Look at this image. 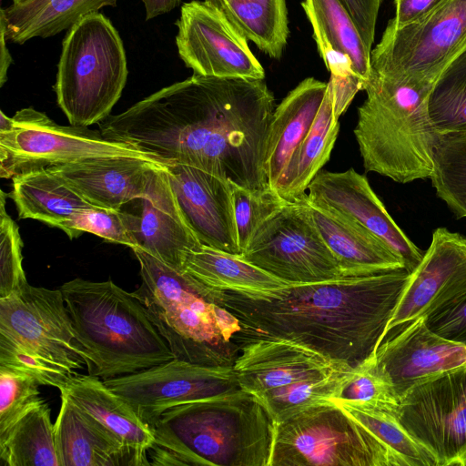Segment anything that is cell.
I'll return each mask as SVG.
<instances>
[{"instance_id": "cell-1", "label": "cell", "mask_w": 466, "mask_h": 466, "mask_svg": "<svg viewBox=\"0 0 466 466\" xmlns=\"http://www.w3.org/2000/svg\"><path fill=\"white\" fill-rule=\"evenodd\" d=\"M275 97L264 79L190 77L100 123L104 137L230 185L265 190Z\"/></svg>"}, {"instance_id": "cell-2", "label": "cell", "mask_w": 466, "mask_h": 466, "mask_svg": "<svg viewBox=\"0 0 466 466\" xmlns=\"http://www.w3.org/2000/svg\"><path fill=\"white\" fill-rule=\"evenodd\" d=\"M410 277L399 268L290 283L268 298L216 290L215 301L238 318L246 341L289 339L356 367L376 353Z\"/></svg>"}, {"instance_id": "cell-3", "label": "cell", "mask_w": 466, "mask_h": 466, "mask_svg": "<svg viewBox=\"0 0 466 466\" xmlns=\"http://www.w3.org/2000/svg\"><path fill=\"white\" fill-rule=\"evenodd\" d=\"M275 425L240 390L171 408L150 428L167 465L269 466Z\"/></svg>"}, {"instance_id": "cell-4", "label": "cell", "mask_w": 466, "mask_h": 466, "mask_svg": "<svg viewBox=\"0 0 466 466\" xmlns=\"http://www.w3.org/2000/svg\"><path fill=\"white\" fill-rule=\"evenodd\" d=\"M62 291L76 339L89 359L88 374L103 380L174 359L142 301L111 279H74Z\"/></svg>"}, {"instance_id": "cell-5", "label": "cell", "mask_w": 466, "mask_h": 466, "mask_svg": "<svg viewBox=\"0 0 466 466\" xmlns=\"http://www.w3.org/2000/svg\"><path fill=\"white\" fill-rule=\"evenodd\" d=\"M433 86L370 71L353 130L367 172L401 184L430 177L439 138L429 112Z\"/></svg>"}, {"instance_id": "cell-6", "label": "cell", "mask_w": 466, "mask_h": 466, "mask_svg": "<svg viewBox=\"0 0 466 466\" xmlns=\"http://www.w3.org/2000/svg\"><path fill=\"white\" fill-rule=\"evenodd\" d=\"M233 368L241 390L279 422L338 400L354 367L289 339L254 338L241 346Z\"/></svg>"}, {"instance_id": "cell-7", "label": "cell", "mask_w": 466, "mask_h": 466, "mask_svg": "<svg viewBox=\"0 0 466 466\" xmlns=\"http://www.w3.org/2000/svg\"><path fill=\"white\" fill-rule=\"evenodd\" d=\"M132 250L142 279L134 294L174 357L203 365H233L241 347L228 340L218 326L216 290L139 248Z\"/></svg>"}, {"instance_id": "cell-8", "label": "cell", "mask_w": 466, "mask_h": 466, "mask_svg": "<svg viewBox=\"0 0 466 466\" xmlns=\"http://www.w3.org/2000/svg\"><path fill=\"white\" fill-rule=\"evenodd\" d=\"M123 41L99 12L82 17L66 32L55 91L70 125L89 127L106 119L127 78Z\"/></svg>"}, {"instance_id": "cell-9", "label": "cell", "mask_w": 466, "mask_h": 466, "mask_svg": "<svg viewBox=\"0 0 466 466\" xmlns=\"http://www.w3.org/2000/svg\"><path fill=\"white\" fill-rule=\"evenodd\" d=\"M309 465L407 466L335 401L276 422L269 466Z\"/></svg>"}, {"instance_id": "cell-10", "label": "cell", "mask_w": 466, "mask_h": 466, "mask_svg": "<svg viewBox=\"0 0 466 466\" xmlns=\"http://www.w3.org/2000/svg\"><path fill=\"white\" fill-rule=\"evenodd\" d=\"M14 127L0 132V177L39 167L107 157H133L168 166L172 163L127 143L106 139L87 127L61 126L33 107L18 110Z\"/></svg>"}, {"instance_id": "cell-11", "label": "cell", "mask_w": 466, "mask_h": 466, "mask_svg": "<svg viewBox=\"0 0 466 466\" xmlns=\"http://www.w3.org/2000/svg\"><path fill=\"white\" fill-rule=\"evenodd\" d=\"M466 51V0H443L420 20L386 26L370 52V71L395 80L435 85Z\"/></svg>"}, {"instance_id": "cell-12", "label": "cell", "mask_w": 466, "mask_h": 466, "mask_svg": "<svg viewBox=\"0 0 466 466\" xmlns=\"http://www.w3.org/2000/svg\"><path fill=\"white\" fill-rule=\"evenodd\" d=\"M240 257L292 284L343 278L314 223L307 194L265 221Z\"/></svg>"}, {"instance_id": "cell-13", "label": "cell", "mask_w": 466, "mask_h": 466, "mask_svg": "<svg viewBox=\"0 0 466 466\" xmlns=\"http://www.w3.org/2000/svg\"><path fill=\"white\" fill-rule=\"evenodd\" d=\"M0 339L56 365L70 375L90 364L76 339L59 289L27 284L0 299Z\"/></svg>"}, {"instance_id": "cell-14", "label": "cell", "mask_w": 466, "mask_h": 466, "mask_svg": "<svg viewBox=\"0 0 466 466\" xmlns=\"http://www.w3.org/2000/svg\"><path fill=\"white\" fill-rule=\"evenodd\" d=\"M393 412L437 466H466V366L413 386Z\"/></svg>"}, {"instance_id": "cell-15", "label": "cell", "mask_w": 466, "mask_h": 466, "mask_svg": "<svg viewBox=\"0 0 466 466\" xmlns=\"http://www.w3.org/2000/svg\"><path fill=\"white\" fill-rule=\"evenodd\" d=\"M104 381L150 427L171 408L241 390L233 365H203L177 358Z\"/></svg>"}, {"instance_id": "cell-16", "label": "cell", "mask_w": 466, "mask_h": 466, "mask_svg": "<svg viewBox=\"0 0 466 466\" xmlns=\"http://www.w3.org/2000/svg\"><path fill=\"white\" fill-rule=\"evenodd\" d=\"M178 55L193 74L215 77L264 79L265 70L248 40L213 5L184 3L176 22Z\"/></svg>"}, {"instance_id": "cell-17", "label": "cell", "mask_w": 466, "mask_h": 466, "mask_svg": "<svg viewBox=\"0 0 466 466\" xmlns=\"http://www.w3.org/2000/svg\"><path fill=\"white\" fill-rule=\"evenodd\" d=\"M466 292V236L438 228L390 320L382 342Z\"/></svg>"}, {"instance_id": "cell-18", "label": "cell", "mask_w": 466, "mask_h": 466, "mask_svg": "<svg viewBox=\"0 0 466 466\" xmlns=\"http://www.w3.org/2000/svg\"><path fill=\"white\" fill-rule=\"evenodd\" d=\"M308 190L309 203L357 221L384 240L402 259L409 273L421 261L424 253L396 224L367 177L354 168L319 171Z\"/></svg>"}, {"instance_id": "cell-19", "label": "cell", "mask_w": 466, "mask_h": 466, "mask_svg": "<svg viewBox=\"0 0 466 466\" xmlns=\"http://www.w3.org/2000/svg\"><path fill=\"white\" fill-rule=\"evenodd\" d=\"M167 171L181 213L198 241L217 250L241 256L232 185L191 166L170 164Z\"/></svg>"}, {"instance_id": "cell-20", "label": "cell", "mask_w": 466, "mask_h": 466, "mask_svg": "<svg viewBox=\"0 0 466 466\" xmlns=\"http://www.w3.org/2000/svg\"><path fill=\"white\" fill-rule=\"evenodd\" d=\"M375 358L399 402L413 386L466 366V346L436 334L420 319L381 342Z\"/></svg>"}, {"instance_id": "cell-21", "label": "cell", "mask_w": 466, "mask_h": 466, "mask_svg": "<svg viewBox=\"0 0 466 466\" xmlns=\"http://www.w3.org/2000/svg\"><path fill=\"white\" fill-rule=\"evenodd\" d=\"M167 167L133 157H99L49 167L90 204L112 209L149 197L159 172Z\"/></svg>"}, {"instance_id": "cell-22", "label": "cell", "mask_w": 466, "mask_h": 466, "mask_svg": "<svg viewBox=\"0 0 466 466\" xmlns=\"http://www.w3.org/2000/svg\"><path fill=\"white\" fill-rule=\"evenodd\" d=\"M167 170V167L159 172L149 197L132 200L138 208L122 209L136 248L182 271L186 255L201 243L181 213Z\"/></svg>"}, {"instance_id": "cell-23", "label": "cell", "mask_w": 466, "mask_h": 466, "mask_svg": "<svg viewBox=\"0 0 466 466\" xmlns=\"http://www.w3.org/2000/svg\"><path fill=\"white\" fill-rule=\"evenodd\" d=\"M57 389L60 395L115 435L135 455L139 465H151L147 453L155 443L152 429L102 379L75 373Z\"/></svg>"}, {"instance_id": "cell-24", "label": "cell", "mask_w": 466, "mask_h": 466, "mask_svg": "<svg viewBox=\"0 0 466 466\" xmlns=\"http://www.w3.org/2000/svg\"><path fill=\"white\" fill-rule=\"evenodd\" d=\"M309 206L317 228L339 265L342 277L370 276L405 268L396 252L361 224L331 209L310 203Z\"/></svg>"}, {"instance_id": "cell-25", "label": "cell", "mask_w": 466, "mask_h": 466, "mask_svg": "<svg viewBox=\"0 0 466 466\" xmlns=\"http://www.w3.org/2000/svg\"><path fill=\"white\" fill-rule=\"evenodd\" d=\"M60 396V410L54 423L60 466L139 465L115 435Z\"/></svg>"}, {"instance_id": "cell-26", "label": "cell", "mask_w": 466, "mask_h": 466, "mask_svg": "<svg viewBox=\"0 0 466 466\" xmlns=\"http://www.w3.org/2000/svg\"><path fill=\"white\" fill-rule=\"evenodd\" d=\"M327 87L328 83L307 77L275 107L268 134L266 170L268 184L276 191L290 159L315 121Z\"/></svg>"}, {"instance_id": "cell-27", "label": "cell", "mask_w": 466, "mask_h": 466, "mask_svg": "<svg viewBox=\"0 0 466 466\" xmlns=\"http://www.w3.org/2000/svg\"><path fill=\"white\" fill-rule=\"evenodd\" d=\"M182 271L212 289L254 298L272 297L290 284L240 256L202 244L186 255Z\"/></svg>"}, {"instance_id": "cell-28", "label": "cell", "mask_w": 466, "mask_h": 466, "mask_svg": "<svg viewBox=\"0 0 466 466\" xmlns=\"http://www.w3.org/2000/svg\"><path fill=\"white\" fill-rule=\"evenodd\" d=\"M8 197L19 218L36 219L61 230L76 211L94 207L49 167L15 175Z\"/></svg>"}, {"instance_id": "cell-29", "label": "cell", "mask_w": 466, "mask_h": 466, "mask_svg": "<svg viewBox=\"0 0 466 466\" xmlns=\"http://www.w3.org/2000/svg\"><path fill=\"white\" fill-rule=\"evenodd\" d=\"M120 0H28L1 8L0 25L8 41H26L54 36L68 30L82 17L105 6H116Z\"/></svg>"}, {"instance_id": "cell-30", "label": "cell", "mask_w": 466, "mask_h": 466, "mask_svg": "<svg viewBox=\"0 0 466 466\" xmlns=\"http://www.w3.org/2000/svg\"><path fill=\"white\" fill-rule=\"evenodd\" d=\"M334 111L333 91H327L315 121L283 173L277 192L294 202L303 197L309 183L329 161L339 130Z\"/></svg>"}, {"instance_id": "cell-31", "label": "cell", "mask_w": 466, "mask_h": 466, "mask_svg": "<svg viewBox=\"0 0 466 466\" xmlns=\"http://www.w3.org/2000/svg\"><path fill=\"white\" fill-rule=\"evenodd\" d=\"M217 7L248 41L279 59L289 29L285 0H205Z\"/></svg>"}, {"instance_id": "cell-32", "label": "cell", "mask_w": 466, "mask_h": 466, "mask_svg": "<svg viewBox=\"0 0 466 466\" xmlns=\"http://www.w3.org/2000/svg\"><path fill=\"white\" fill-rule=\"evenodd\" d=\"M51 410L42 400L26 411L0 439L5 466H60Z\"/></svg>"}, {"instance_id": "cell-33", "label": "cell", "mask_w": 466, "mask_h": 466, "mask_svg": "<svg viewBox=\"0 0 466 466\" xmlns=\"http://www.w3.org/2000/svg\"><path fill=\"white\" fill-rule=\"evenodd\" d=\"M301 5L311 26L319 29L329 46L350 59L364 89L370 75V51L348 12L339 0H304Z\"/></svg>"}, {"instance_id": "cell-34", "label": "cell", "mask_w": 466, "mask_h": 466, "mask_svg": "<svg viewBox=\"0 0 466 466\" xmlns=\"http://www.w3.org/2000/svg\"><path fill=\"white\" fill-rule=\"evenodd\" d=\"M429 178L456 218H466V131L439 136Z\"/></svg>"}, {"instance_id": "cell-35", "label": "cell", "mask_w": 466, "mask_h": 466, "mask_svg": "<svg viewBox=\"0 0 466 466\" xmlns=\"http://www.w3.org/2000/svg\"><path fill=\"white\" fill-rule=\"evenodd\" d=\"M335 402L400 456L407 466H437L434 456L399 422L394 410L352 401Z\"/></svg>"}, {"instance_id": "cell-36", "label": "cell", "mask_w": 466, "mask_h": 466, "mask_svg": "<svg viewBox=\"0 0 466 466\" xmlns=\"http://www.w3.org/2000/svg\"><path fill=\"white\" fill-rule=\"evenodd\" d=\"M429 112L439 136L466 131V51L451 63L435 83Z\"/></svg>"}, {"instance_id": "cell-37", "label": "cell", "mask_w": 466, "mask_h": 466, "mask_svg": "<svg viewBox=\"0 0 466 466\" xmlns=\"http://www.w3.org/2000/svg\"><path fill=\"white\" fill-rule=\"evenodd\" d=\"M232 201L241 254L259 227L290 202L272 187L251 190L235 185H232Z\"/></svg>"}, {"instance_id": "cell-38", "label": "cell", "mask_w": 466, "mask_h": 466, "mask_svg": "<svg viewBox=\"0 0 466 466\" xmlns=\"http://www.w3.org/2000/svg\"><path fill=\"white\" fill-rule=\"evenodd\" d=\"M40 383L31 375L0 366V439L30 409L39 403Z\"/></svg>"}, {"instance_id": "cell-39", "label": "cell", "mask_w": 466, "mask_h": 466, "mask_svg": "<svg viewBox=\"0 0 466 466\" xmlns=\"http://www.w3.org/2000/svg\"><path fill=\"white\" fill-rule=\"evenodd\" d=\"M70 239L89 232L107 241L136 248L126 212L121 209L90 207L76 211L62 229Z\"/></svg>"}, {"instance_id": "cell-40", "label": "cell", "mask_w": 466, "mask_h": 466, "mask_svg": "<svg viewBox=\"0 0 466 466\" xmlns=\"http://www.w3.org/2000/svg\"><path fill=\"white\" fill-rule=\"evenodd\" d=\"M334 401H352L394 410L398 404L395 391L379 368L375 354L353 368L349 382Z\"/></svg>"}, {"instance_id": "cell-41", "label": "cell", "mask_w": 466, "mask_h": 466, "mask_svg": "<svg viewBox=\"0 0 466 466\" xmlns=\"http://www.w3.org/2000/svg\"><path fill=\"white\" fill-rule=\"evenodd\" d=\"M5 194L0 198V299L28 284L23 268V241L16 223L5 210Z\"/></svg>"}, {"instance_id": "cell-42", "label": "cell", "mask_w": 466, "mask_h": 466, "mask_svg": "<svg viewBox=\"0 0 466 466\" xmlns=\"http://www.w3.org/2000/svg\"><path fill=\"white\" fill-rule=\"evenodd\" d=\"M442 338L466 346V292L424 319Z\"/></svg>"}, {"instance_id": "cell-43", "label": "cell", "mask_w": 466, "mask_h": 466, "mask_svg": "<svg viewBox=\"0 0 466 466\" xmlns=\"http://www.w3.org/2000/svg\"><path fill=\"white\" fill-rule=\"evenodd\" d=\"M355 24L366 47L371 52L382 0H339Z\"/></svg>"}, {"instance_id": "cell-44", "label": "cell", "mask_w": 466, "mask_h": 466, "mask_svg": "<svg viewBox=\"0 0 466 466\" xmlns=\"http://www.w3.org/2000/svg\"><path fill=\"white\" fill-rule=\"evenodd\" d=\"M443 0H394L395 15L387 26L402 28L411 25L431 12Z\"/></svg>"}, {"instance_id": "cell-45", "label": "cell", "mask_w": 466, "mask_h": 466, "mask_svg": "<svg viewBox=\"0 0 466 466\" xmlns=\"http://www.w3.org/2000/svg\"><path fill=\"white\" fill-rule=\"evenodd\" d=\"M145 6L146 20L153 19L158 15L170 12L177 7L181 0H141Z\"/></svg>"}, {"instance_id": "cell-46", "label": "cell", "mask_w": 466, "mask_h": 466, "mask_svg": "<svg viewBox=\"0 0 466 466\" xmlns=\"http://www.w3.org/2000/svg\"><path fill=\"white\" fill-rule=\"evenodd\" d=\"M7 38L3 25H0V86L7 80V71L13 63L11 54L7 47Z\"/></svg>"}, {"instance_id": "cell-47", "label": "cell", "mask_w": 466, "mask_h": 466, "mask_svg": "<svg viewBox=\"0 0 466 466\" xmlns=\"http://www.w3.org/2000/svg\"><path fill=\"white\" fill-rule=\"evenodd\" d=\"M28 0H13V4H23L27 2Z\"/></svg>"}]
</instances>
